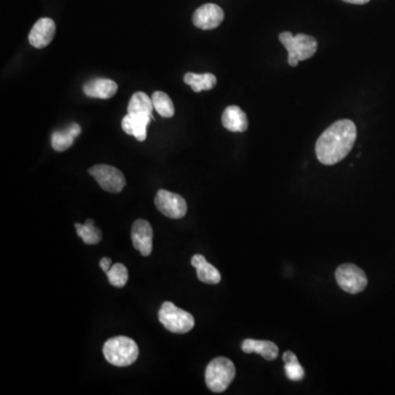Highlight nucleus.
Masks as SVG:
<instances>
[{
	"instance_id": "1",
	"label": "nucleus",
	"mask_w": 395,
	"mask_h": 395,
	"mask_svg": "<svg viewBox=\"0 0 395 395\" xmlns=\"http://www.w3.org/2000/svg\"><path fill=\"white\" fill-rule=\"evenodd\" d=\"M356 140L354 123L347 119L337 121L324 131L316 142V157L324 165H335L350 153Z\"/></svg>"
},
{
	"instance_id": "2",
	"label": "nucleus",
	"mask_w": 395,
	"mask_h": 395,
	"mask_svg": "<svg viewBox=\"0 0 395 395\" xmlns=\"http://www.w3.org/2000/svg\"><path fill=\"white\" fill-rule=\"evenodd\" d=\"M138 346L130 337L117 336L108 339L103 345V356L110 365L129 367L138 358Z\"/></svg>"
},
{
	"instance_id": "3",
	"label": "nucleus",
	"mask_w": 395,
	"mask_h": 395,
	"mask_svg": "<svg viewBox=\"0 0 395 395\" xmlns=\"http://www.w3.org/2000/svg\"><path fill=\"white\" fill-rule=\"evenodd\" d=\"M279 40L288 52V63L292 67L298 66L299 62L311 59L317 51L316 38L306 34L294 36L286 31L280 34Z\"/></svg>"
},
{
	"instance_id": "4",
	"label": "nucleus",
	"mask_w": 395,
	"mask_h": 395,
	"mask_svg": "<svg viewBox=\"0 0 395 395\" xmlns=\"http://www.w3.org/2000/svg\"><path fill=\"white\" fill-rule=\"evenodd\" d=\"M235 375L234 364L229 358H215L206 369V383L212 392H224L234 380Z\"/></svg>"
},
{
	"instance_id": "5",
	"label": "nucleus",
	"mask_w": 395,
	"mask_h": 395,
	"mask_svg": "<svg viewBox=\"0 0 395 395\" xmlns=\"http://www.w3.org/2000/svg\"><path fill=\"white\" fill-rule=\"evenodd\" d=\"M158 319L167 331L175 334H186L194 326V316L177 308L173 302H164L158 313Z\"/></svg>"
},
{
	"instance_id": "6",
	"label": "nucleus",
	"mask_w": 395,
	"mask_h": 395,
	"mask_svg": "<svg viewBox=\"0 0 395 395\" xmlns=\"http://www.w3.org/2000/svg\"><path fill=\"white\" fill-rule=\"evenodd\" d=\"M335 277L338 286L350 294H360L365 290L368 285L366 273L358 266L352 264L339 266Z\"/></svg>"
},
{
	"instance_id": "7",
	"label": "nucleus",
	"mask_w": 395,
	"mask_h": 395,
	"mask_svg": "<svg viewBox=\"0 0 395 395\" xmlns=\"http://www.w3.org/2000/svg\"><path fill=\"white\" fill-rule=\"evenodd\" d=\"M89 173L99 186L110 194H119L127 184L124 175L113 166L96 165L89 169Z\"/></svg>"
},
{
	"instance_id": "8",
	"label": "nucleus",
	"mask_w": 395,
	"mask_h": 395,
	"mask_svg": "<svg viewBox=\"0 0 395 395\" xmlns=\"http://www.w3.org/2000/svg\"><path fill=\"white\" fill-rule=\"evenodd\" d=\"M155 204L158 211L169 219H181L186 215L188 210L186 200L182 196L164 189L156 194Z\"/></svg>"
},
{
	"instance_id": "9",
	"label": "nucleus",
	"mask_w": 395,
	"mask_h": 395,
	"mask_svg": "<svg viewBox=\"0 0 395 395\" xmlns=\"http://www.w3.org/2000/svg\"><path fill=\"white\" fill-rule=\"evenodd\" d=\"M224 20V11L215 3H206L194 11L192 22L201 30H212L217 28Z\"/></svg>"
},
{
	"instance_id": "10",
	"label": "nucleus",
	"mask_w": 395,
	"mask_h": 395,
	"mask_svg": "<svg viewBox=\"0 0 395 395\" xmlns=\"http://www.w3.org/2000/svg\"><path fill=\"white\" fill-rule=\"evenodd\" d=\"M133 246L141 252V255H151L153 250V229L152 225L145 220H136L133 223L132 231Z\"/></svg>"
},
{
	"instance_id": "11",
	"label": "nucleus",
	"mask_w": 395,
	"mask_h": 395,
	"mask_svg": "<svg viewBox=\"0 0 395 395\" xmlns=\"http://www.w3.org/2000/svg\"><path fill=\"white\" fill-rule=\"evenodd\" d=\"M55 32H57V26L52 19H38L34 28L31 29L29 42L36 49H43L51 43Z\"/></svg>"
},
{
	"instance_id": "12",
	"label": "nucleus",
	"mask_w": 395,
	"mask_h": 395,
	"mask_svg": "<svg viewBox=\"0 0 395 395\" xmlns=\"http://www.w3.org/2000/svg\"><path fill=\"white\" fill-rule=\"evenodd\" d=\"M153 119L151 115H128L122 119V130L128 136H133L140 142H143L148 138V125Z\"/></svg>"
},
{
	"instance_id": "13",
	"label": "nucleus",
	"mask_w": 395,
	"mask_h": 395,
	"mask_svg": "<svg viewBox=\"0 0 395 395\" xmlns=\"http://www.w3.org/2000/svg\"><path fill=\"white\" fill-rule=\"evenodd\" d=\"M82 89L87 97L109 99L117 94V85L111 79L96 78L87 82Z\"/></svg>"
},
{
	"instance_id": "14",
	"label": "nucleus",
	"mask_w": 395,
	"mask_h": 395,
	"mask_svg": "<svg viewBox=\"0 0 395 395\" xmlns=\"http://www.w3.org/2000/svg\"><path fill=\"white\" fill-rule=\"evenodd\" d=\"M222 124L231 132H245L248 128L247 115L240 107L230 106L223 113Z\"/></svg>"
},
{
	"instance_id": "15",
	"label": "nucleus",
	"mask_w": 395,
	"mask_h": 395,
	"mask_svg": "<svg viewBox=\"0 0 395 395\" xmlns=\"http://www.w3.org/2000/svg\"><path fill=\"white\" fill-rule=\"evenodd\" d=\"M192 265L196 268L198 279L207 285H217L221 281V273L215 266L208 263L204 256L196 254L192 258Z\"/></svg>"
},
{
	"instance_id": "16",
	"label": "nucleus",
	"mask_w": 395,
	"mask_h": 395,
	"mask_svg": "<svg viewBox=\"0 0 395 395\" xmlns=\"http://www.w3.org/2000/svg\"><path fill=\"white\" fill-rule=\"evenodd\" d=\"M243 352L246 354H259L268 361H273L278 357V346L268 340H256V339H245L242 344Z\"/></svg>"
},
{
	"instance_id": "17",
	"label": "nucleus",
	"mask_w": 395,
	"mask_h": 395,
	"mask_svg": "<svg viewBox=\"0 0 395 395\" xmlns=\"http://www.w3.org/2000/svg\"><path fill=\"white\" fill-rule=\"evenodd\" d=\"M184 82L192 87L194 92H200L202 90H211L217 85V77L211 73L206 74H194V73H187L184 76Z\"/></svg>"
},
{
	"instance_id": "18",
	"label": "nucleus",
	"mask_w": 395,
	"mask_h": 395,
	"mask_svg": "<svg viewBox=\"0 0 395 395\" xmlns=\"http://www.w3.org/2000/svg\"><path fill=\"white\" fill-rule=\"evenodd\" d=\"M154 105L152 98L145 92H138L133 94L128 106V113L131 115H153Z\"/></svg>"
},
{
	"instance_id": "19",
	"label": "nucleus",
	"mask_w": 395,
	"mask_h": 395,
	"mask_svg": "<svg viewBox=\"0 0 395 395\" xmlns=\"http://www.w3.org/2000/svg\"><path fill=\"white\" fill-rule=\"evenodd\" d=\"M77 235L82 238V242L87 245H96L101 240V231L94 227L92 220H87L85 224L75 223Z\"/></svg>"
},
{
	"instance_id": "20",
	"label": "nucleus",
	"mask_w": 395,
	"mask_h": 395,
	"mask_svg": "<svg viewBox=\"0 0 395 395\" xmlns=\"http://www.w3.org/2000/svg\"><path fill=\"white\" fill-rule=\"evenodd\" d=\"M285 369L289 380L301 381L304 378V369L299 362L298 357L292 352H286L283 354Z\"/></svg>"
},
{
	"instance_id": "21",
	"label": "nucleus",
	"mask_w": 395,
	"mask_h": 395,
	"mask_svg": "<svg viewBox=\"0 0 395 395\" xmlns=\"http://www.w3.org/2000/svg\"><path fill=\"white\" fill-rule=\"evenodd\" d=\"M154 109L157 111L158 115L164 117H171L175 115V107L168 94L163 92H155L152 96Z\"/></svg>"
},
{
	"instance_id": "22",
	"label": "nucleus",
	"mask_w": 395,
	"mask_h": 395,
	"mask_svg": "<svg viewBox=\"0 0 395 395\" xmlns=\"http://www.w3.org/2000/svg\"><path fill=\"white\" fill-rule=\"evenodd\" d=\"M75 138L76 136L69 128L64 131H57L52 136V148L57 152L66 151L74 144Z\"/></svg>"
},
{
	"instance_id": "23",
	"label": "nucleus",
	"mask_w": 395,
	"mask_h": 395,
	"mask_svg": "<svg viewBox=\"0 0 395 395\" xmlns=\"http://www.w3.org/2000/svg\"><path fill=\"white\" fill-rule=\"evenodd\" d=\"M109 282L115 288H123L129 280L128 268L123 264H115L107 271Z\"/></svg>"
},
{
	"instance_id": "24",
	"label": "nucleus",
	"mask_w": 395,
	"mask_h": 395,
	"mask_svg": "<svg viewBox=\"0 0 395 395\" xmlns=\"http://www.w3.org/2000/svg\"><path fill=\"white\" fill-rule=\"evenodd\" d=\"M111 263H113V261H111V259H110V258L108 257H103L101 258V260H100V267H101L102 271H105V273H107L108 271H109L110 268H111Z\"/></svg>"
},
{
	"instance_id": "25",
	"label": "nucleus",
	"mask_w": 395,
	"mask_h": 395,
	"mask_svg": "<svg viewBox=\"0 0 395 395\" xmlns=\"http://www.w3.org/2000/svg\"><path fill=\"white\" fill-rule=\"evenodd\" d=\"M344 3H352V5H365L369 3L370 0H343Z\"/></svg>"
}]
</instances>
